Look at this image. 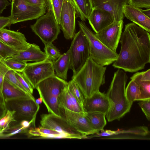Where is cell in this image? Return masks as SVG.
<instances>
[{
  "instance_id": "cell-1",
  "label": "cell",
  "mask_w": 150,
  "mask_h": 150,
  "mask_svg": "<svg viewBox=\"0 0 150 150\" xmlns=\"http://www.w3.org/2000/svg\"><path fill=\"white\" fill-rule=\"evenodd\" d=\"M120 42V50L113 64L115 68L133 73L144 68L150 63V35L133 22L125 25Z\"/></svg>"
},
{
  "instance_id": "cell-2",
  "label": "cell",
  "mask_w": 150,
  "mask_h": 150,
  "mask_svg": "<svg viewBox=\"0 0 150 150\" xmlns=\"http://www.w3.org/2000/svg\"><path fill=\"white\" fill-rule=\"evenodd\" d=\"M127 79L126 73L122 69H118L114 73L106 93L109 100V108L105 117L109 122L120 120L130 110L132 106L125 95Z\"/></svg>"
},
{
  "instance_id": "cell-3",
  "label": "cell",
  "mask_w": 150,
  "mask_h": 150,
  "mask_svg": "<svg viewBox=\"0 0 150 150\" xmlns=\"http://www.w3.org/2000/svg\"><path fill=\"white\" fill-rule=\"evenodd\" d=\"M107 67L95 62L90 57L74 76L72 77L84 98L89 97L99 91L105 83Z\"/></svg>"
},
{
  "instance_id": "cell-4",
  "label": "cell",
  "mask_w": 150,
  "mask_h": 150,
  "mask_svg": "<svg viewBox=\"0 0 150 150\" xmlns=\"http://www.w3.org/2000/svg\"><path fill=\"white\" fill-rule=\"evenodd\" d=\"M68 82L55 75L39 82L35 88L49 113L60 116L58 99L61 92L67 86Z\"/></svg>"
},
{
  "instance_id": "cell-5",
  "label": "cell",
  "mask_w": 150,
  "mask_h": 150,
  "mask_svg": "<svg viewBox=\"0 0 150 150\" xmlns=\"http://www.w3.org/2000/svg\"><path fill=\"white\" fill-rule=\"evenodd\" d=\"M79 26L85 35L88 41L90 57L95 62L105 66L111 64L117 59L118 54L111 50L104 45L95 36L86 25L84 21H78Z\"/></svg>"
},
{
  "instance_id": "cell-6",
  "label": "cell",
  "mask_w": 150,
  "mask_h": 150,
  "mask_svg": "<svg viewBox=\"0 0 150 150\" xmlns=\"http://www.w3.org/2000/svg\"><path fill=\"white\" fill-rule=\"evenodd\" d=\"M47 12L37 18L31 25L33 32L44 44L52 43L57 39L60 28L57 22L53 11L50 6Z\"/></svg>"
},
{
  "instance_id": "cell-7",
  "label": "cell",
  "mask_w": 150,
  "mask_h": 150,
  "mask_svg": "<svg viewBox=\"0 0 150 150\" xmlns=\"http://www.w3.org/2000/svg\"><path fill=\"white\" fill-rule=\"evenodd\" d=\"M69 49L70 64L69 69L74 76L84 65L90 57L89 44L82 31L80 29L75 33Z\"/></svg>"
},
{
  "instance_id": "cell-8",
  "label": "cell",
  "mask_w": 150,
  "mask_h": 150,
  "mask_svg": "<svg viewBox=\"0 0 150 150\" xmlns=\"http://www.w3.org/2000/svg\"><path fill=\"white\" fill-rule=\"evenodd\" d=\"M5 106L6 110L15 111L14 118L18 122L35 118L40 108L35 99L31 98L7 100L5 101Z\"/></svg>"
},
{
  "instance_id": "cell-9",
  "label": "cell",
  "mask_w": 150,
  "mask_h": 150,
  "mask_svg": "<svg viewBox=\"0 0 150 150\" xmlns=\"http://www.w3.org/2000/svg\"><path fill=\"white\" fill-rule=\"evenodd\" d=\"M10 17L12 24L38 18L47 9L44 6L28 4L23 0H12Z\"/></svg>"
},
{
  "instance_id": "cell-10",
  "label": "cell",
  "mask_w": 150,
  "mask_h": 150,
  "mask_svg": "<svg viewBox=\"0 0 150 150\" xmlns=\"http://www.w3.org/2000/svg\"><path fill=\"white\" fill-rule=\"evenodd\" d=\"M40 123L43 127L54 130L63 134L65 138H87V136L78 131L63 118L52 113L42 115Z\"/></svg>"
},
{
  "instance_id": "cell-11",
  "label": "cell",
  "mask_w": 150,
  "mask_h": 150,
  "mask_svg": "<svg viewBox=\"0 0 150 150\" xmlns=\"http://www.w3.org/2000/svg\"><path fill=\"white\" fill-rule=\"evenodd\" d=\"M22 72L34 89L41 81L55 75L53 61L47 59L39 62L27 63Z\"/></svg>"
},
{
  "instance_id": "cell-12",
  "label": "cell",
  "mask_w": 150,
  "mask_h": 150,
  "mask_svg": "<svg viewBox=\"0 0 150 150\" xmlns=\"http://www.w3.org/2000/svg\"><path fill=\"white\" fill-rule=\"evenodd\" d=\"M76 8L72 0H64L59 25L66 39H73L76 31Z\"/></svg>"
},
{
  "instance_id": "cell-13",
  "label": "cell",
  "mask_w": 150,
  "mask_h": 150,
  "mask_svg": "<svg viewBox=\"0 0 150 150\" xmlns=\"http://www.w3.org/2000/svg\"><path fill=\"white\" fill-rule=\"evenodd\" d=\"M123 21L122 20L114 21L97 33L96 37L104 45L114 52L116 50L120 41Z\"/></svg>"
},
{
  "instance_id": "cell-14",
  "label": "cell",
  "mask_w": 150,
  "mask_h": 150,
  "mask_svg": "<svg viewBox=\"0 0 150 150\" xmlns=\"http://www.w3.org/2000/svg\"><path fill=\"white\" fill-rule=\"evenodd\" d=\"M150 132L146 126L135 127L127 130L118 129L116 131L103 130L99 134L100 137H106L103 138L107 139H148Z\"/></svg>"
},
{
  "instance_id": "cell-15",
  "label": "cell",
  "mask_w": 150,
  "mask_h": 150,
  "mask_svg": "<svg viewBox=\"0 0 150 150\" xmlns=\"http://www.w3.org/2000/svg\"><path fill=\"white\" fill-rule=\"evenodd\" d=\"M60 117L83 134L88 136L97 134L84 115L59 107Z\"/></svg>"
},
{
  "instance_id": "cell-16",
  "label": "cell",
  "mask_w": 150,
  "mask_h": 150,
  "mask_svg": "<svg viewBox=\"0 0 150 150\" xmlns=\"http://www.w3.org/2000/svg\"><path fill=\"white\" fill-rule=\"evenodd\" d=\"M83 106L85 112H99L106 115L109 103L106 94L98 91L90 97H84Z\"/></svg>"
},
{
  "instance_id": "cell-17",
  "label": "cell",
  "mask_w": 150,
  "mask_h": 150,
  "mask_svg": "<svg viewBox=\"0 0 150 150\" xmlns=\"http://www.w3.org/2000/svg\"><path fill=\"white\" fill-rule=\"evenodd\" d=\"M0 40L8 46L18 51L27 50L31 44L27 42L24 35L21 33L4 28L0 30Z\"/></svg>"
},
{
  "instance_id": "cell-18",
  "label": "cell",
  "mask_w": 150,
  "mask_h": 150,
  "mask_svg": "<svg viewBox=\"0 0 150 150\" xmlns=\"http://www.w3.org/2000/svg\"><path fill=\"white\" fill-rule=\"evenodd\" d=\"M93 8L110 12L115 21L123 20L124 6L128 4V0H91Z\"/></svg>"
},
{
  "instance_id": "cell-19",
  "label": "cell",
  "mask_w": 150,
  "mask_h": 150,
  "mask_svg": "<svg viewBox=\"0 0 150 150\" xmlns=\"http://www.w3.org/2000/svg\"><path fill=\"white\" fill-rule=\"evenodd\" d=\"M88 19L95 33H98L115 21L113 17L110 12L93 8Z\"/></svg>"
},
{
  "instance_id": "cell-20",
  "label": "cell",
  "mask_w": 150,
  "mask_h": 150,
  "mask_svg": "<svg viewBox=\"0 0 150 150\" xmlns=\"http://www.w3.org/2000/svg\"><path fill=\"white\" fill-rule=\"evenodd\" d=\"M124 16L145 30L150 32V18L146 16L142 9L128 4L123 7Z\"/></svg>"
},
{
  "instance_id": "cell-21",
  "label": "cell",
  "mask_w": 150,
  "mask_h": 150,
  "mask_svg": "<svg viewBox=\"0 0 150 150\" xmlns=\"http://www.w3.org/2000/svg\"><path fill=\"white\" fill-rule=\"evenodd\" d=\"M58 102L59 107L84 115L85 112L83 106L70 92L67 87L59 95Z\"/></svg>"
},
{
  "instance_id": "cell-22",
  "label": "cell",
  "mask_w": 150,
  "mask_h": 150,
  "mask_svg": "<svg viewBox=\"0 0 150 150\" xmlns=\"http://www.w3.org/2000/svg\"><path fill=\"white\" fill-rule=\"evenodd\" d=\"M13 57L26 62H39L47 59V57L45 52H42L39 46L35 43L31 44L27 50L18 51Z\"/></svg>"
},
{
  "instance_id": "cell-23",
  "label": "cell",
  "mask_w": 150,
  "mask_h": 150,
  "mask_svg": "<svg viewBox=\"0 0 150 150\" xmlns=\"http://www.w3.org/2000/svg\"><path fill=\"white\" fill-rule=\"evenodd\" d=\"M2 94L3 99L31 98L35 100L32 95L26 93L17 88L5 79H4Z\"/></svg>"
},
{
  "instance_id": "cell-24",
  "label": "cell",
  "mask_w": 150,
  "mask_h": 150,
  "mask_svg": "<svg viewBox=\"0 0 150 150\" xmlns=\"http://www.w3.org/2000/svg\"><path fill=\"white\" fill-rule=\"evenodd\" d=\"M53 62L54 69L56 72V76L64 80H66L70 64V50L61 54Z\"/></svg>"
},
{
  "instance_id": "cell-25",
  "label": "cell",
  "mask_w": 150,
  "mask_h": 150,
  "mask_svg": "<svg viewBox=\"0 0 150 150\" xmlns=\"http://www.w3.org/2000/svg\"><path fill=\"white\" fill-rule=\"evenodd\" d=\"M105 115L106 114L99 112H87L84 114L91 127L98 132L104 130L106 124Z\"/></svg>"
},
{
  "instance_id": "cell-26",
  "label": "cell",
  "mask_w": 150,
  "mask_h": 150,
  "mask_svg": "<svg viewBox=\"0 0 150 150\" xmlns=\"http://www.w3.org/2000/svg\"><path fill=\"white\" fill-rule=\"evenodd\" d=\"M130 79L139 85L140 94L138 101L150 99V81L143 78L140 72L134 74Z\"/></svg>"
},
{
  "instance_id": "cell-27",
  "label": "cell",
  "mask_w": 150,
  "mask_h": 150,
  "mask_svg": "<svg viewBox=\"0 0 150 150\" xmlns=\"http://www.w3.org/2000/svg\"><path fill=\"white\" fill-rule=\"evenodd\" d=\"M76 10V15L81 21H85L91 12L93 7L91 0H72Z\"/></svg>"
},
{
  "instance_id": "cell-28",
  "label": "cell",
  "mask_w": 150,
  "mask_h": 150,
  "mask_svg": "<svg viewBox=\"0 0 150 150\" xmlns=\"http://www.w3.org/2000/svg\"><path fill=\"white\" fill-rule=\"evenodd\" d=\"M140 94L139 85L134 80H131L125 88V95L129 104L132 106L135 101H138Z\"/></svg>"
},
{
  "instance_id": "cell-29",
  "label": "cell",
  "mask_w": 150,
  "mask_h": 150,
  "mask_svg": "<svg viewBox=\"0 0 150 150\" xmlns=\"http://www.w3.org/2000/svg\"><path fill=\"white\" fill-rule=\"evenodd\" d=\"M28 129L23 128L20 122H13L11 123L9 128L5 131L0 133V139L9 138L18 134L27 133Z\"/></svg>"
},
{
  "instance_id": "cell-30",
  "label": "cell",
  "mask_w": 150,
  "mask_h": 150,
  "mask_svg": "<svg viewBox=\"0 0 150 150\" xmlns=\"http://www.w3.org/2000/svg\"><path fill=\"white\" fill-rule=\"evenodd\" d=\"M3 61L10 69L18 72H22L27 64V62L13 57Z\"/></svg>"
},
{
  "instance_id": "cell-31",
  "label": "cell",
  "mask_w": 150,
  "mask_h": 150,
  "mask_svg": "<svg viewBox=\"0 0 150 150\" xmlns=\"http://www.w3.org/2000/svg\"><path fill=\"white\" fill-rule=\"evenodd\" d=\"M15 112L14 110H6L5 115L0 119V133L7 129L12 122H16L14 118Z\"/></svg>"
},
{
  "instance_id": "cell-32",
  "label": "cell",
  "mask_w": 150,
  "mask_h": 150,
  "mask_svg": "<svg viewBox=\"0 0 150 150\" xmlns=\"http://www.w3.org/2000/svg\"><path fill=\"white\" fill-rule=\"evenodd\" d=\"M67 87L79 103L83 106L84 97L80 89L75 82L72 79L68 82Z\"/></svg>"
},
{
  "instance_id": "cell-33",
  "label": "cell",
  "mask_w": 150,
  "mask_h": 150,
  "mask_svg": "<svg viewBox=\"0 0 150 150\" xmlns=\"http://www.w3.org/2000/svg\"><path fill=\"white\" fill-rule=\"evenodd\" d=\"M45 52L47 59L52 61L57 59L61 55L60 51L53 45L52 43L44 44Z\"/></svg>"
},
{
  "instance_id": "cell-34",
  "label": "cell",
  "mask_w": 150,
  "mask_h": 150,
  "mask_svg": "<svg viewBox=\"0 0 150 150\" xmlns=\"http://www.w3.org/2000/svg\"><path fill=\"white\" fill-rule=\"evenodd\" d=\"M15 73V71L12 70H9L6 73L4 79L20 90L26 93L30 94L21 84L16 77Z\"/></svg>"
},
{
  "instance_id": "cell-35",
  "label": "cell",
  "mask_w": 150,
  "mask_h": 150,
  "mask_svg": "<svg viewBox=\"0 0 150 150\" xmlns=\"http://www.w3.org/2000/svg\"><path fill=\"white\" fill-rule=\"evenodd\" d=\"M64 0H49L50 6L57 23L59 24L60 15Z\"/></svg>"
},
{
  "instance_id": "cell-36",
  "label": "cell",
  "mask_w": 150,
  "mask_h": 150,
  "mask_svg": "<svg viewBox=\"0 0 150 150\" xmlns=\"http://www.w3.org/2000/svg\"><path fill=\"white\" fill-rule=\"evenodd\" d=\"M18 51L8 46L0 40V56L3 59L13 57Z\"/></svg>"
},
{
  "instance_id": "cell-37",
  "label": "cell",
  "mask_w": 150,
  "mask_h": 150,
  "mask_svg": "<svg viewBox=\"0 0 150 150\" xmlns=\"http://www.w3.org/2000/svg\"><path fill=\"white\" fill-rule=\"evenodd\" d=\"M15 74L21 85L29 93L32 95L34 88L23 72L15 71Z\"/></svg>"
},
{
  "instance_id": "cell-38",
  "label": "cell",
  "mask_w": 150,
  "mask_h": 150,
  "mask_svg": "<svg viewBox=\"0 0 150 150\" xmlns=\"http://www.w3.org/2000/svg\"><path fill=\"white\" fill-rule=\"evenodd\" d=\"M3 60L0 61V97L3 99L2 91L4 78L6 73L10 69L4 63Z\"/></svg>"
},
{
  "instance_id": "cell-39",
  "label": "cell",
  "mask_w": 150,
  "mask_h": 150,
  "mask_svg": "<svg viewBox=\"0 0 150 150\" xmlns=\"http://www.w3.org/2000/svg\"><path fill=\"white\" fill-rule=\"evenodd\" d=\"M149 121L150 120V99L140 100L138 103Z\"/></svg>"
},
{
  "instance_id": "cell-40",
  "label": "cell",
  "mask_w": 150,
  "mask_h": 150,
  "mask_svg": "<svg viewBox=\"0 0 150 150\" xmlns=\"http://www.w3.org/2000/svg\"><path fill=\"white\" fill-rule=\"evenodd\" d=\"M128 4L139 8H150V0H128Z\"/></svg>"
},
{
  "instance_id": "cell-41",
  "label": "cell",
  "mask_w": 150,
  "mask_h": 150,
  "mask_svg": "<svg viewBox=\"0 0 150 150\" xmlns=\"http://www.w3.org/2000/svg\"><path fill=\"white\" fill-rule=\"evenodd\" d=\"M26 3L32 5L45 7L48 9L50 7L49 0H23Z\"/></svg>"
},
{
  "instance_id": "cell-42",
  "label": "cell",
  "mask_w": 150,
  "mask_h": 150,
  "mask_svg": "<svg viewBox=\"0 0 150 150\" xmlns=\"http://www.w3.org/2000/svg\"><path fill=\"white\" fill-rule=\"evenodd\" d=\"M11 24L10 16L0 17V30L6 27H10Z\"/></svg>"
},
{
  "instance_id": "cell-43",
  "label": "cell",
  "mask_w": 150,
  "mask_h": 150,
  "mask_svg": "<svg viewBox=\"0 0 150 150\" xmlns=\"http://www.w3.org/2000/svg\"><path fill=\"white\" fill-rule=\"evenodd\" d=\"M8 0H0V14H1L3 10L6 7L11 5Z\"/></svg>"
},
{
  "instance_id": "cell-44",
  "label": "cell",
  "mask_w": 150,
  "mask_h": 150,
  "mask_svg": "<svg viewBox=\"0 0 150 150\" xmlns=\"http://www.w3.org/2000/svg\"><path fill=\"white\" fill-rule=\"evenodd\" d=\"M6 111V110L4 107L0 105V119L5 115Z\"/></svg>"
},
{
  "instance_id": "cell-45",
  "label": "cell",
  "mask_w": 150,
  "mask_h": 150,
  "mask_svg": "<svg viewBox=\"0 0 150 150\" xmlns=\"http://www.w3.org/2000/svg\"><path fill=\"white\" fill-rule=\"evenodd\" d=\"M142 11L146 16L150 18V8H147L145 10L142 9Z\"/></svg>"
},
{
  "instance_id": "cell-46",
  "label": "cell",
  "mask_w": 150,
  "mask_h": 150,
  "mask_svg": "<svg viewBox=\"0 0 150 150\" xmlns=\"http://www.w3.org/2000/svg\"><path fill=\"white\" fill-rule=\"evenodd\" d=\"M42 99L41 97H40L35 100V102L38 105L42 103Z\"/></svg>"
},
{
  "instance_id": "cell-47",
  "label": "cell",
  "mask_w": 150,
  "mask_h": 150,
  "mask_svg": "<svg viewBox=\"0 0 150 150\" xmlns=\"http://www.w3.org/2000/svg\"><path fill=\"white\" fill-rule=\"evenodd\" d=\"M3 59V58L0 56V61Z\"/></svg>"
}]
</instances>
